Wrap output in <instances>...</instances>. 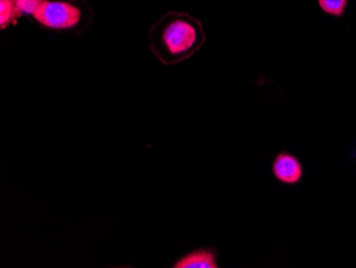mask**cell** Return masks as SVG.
<instances>
[{"instance_id":"8992f818","label":"cell","mask_w":356,"mask_h":268,"mask_svg":"<svg viewBox=\"0 0 356 268\" xmlns=\"http://www.w3.org/2000/svg\"><path fill=\"white\" fill-rule=\"evenodd\" d=\"M317 5L329 17L341 19L347 11L349 0H317Z\"/></svg>"},{"instance_id":"7a4b0ae2","label":"cell","mask_w":356,"mask_h":268,"mask_svg":"<svg viewBox=\"0 0 356 268\" xmlns=\"http://www.w3.org/2000/svg\"><path fill=\"white\" fill-rule=\"evenodd\" d=\"M93 17L87 0H47L32 19L46 29L62 31L86 27Z\"/></svg>"},{"instance_id":"6da1fadb","label":"cell","mask_w":356,"mask_h":268,"mask_svg":"<svg viewBox=\"0 0 356 268\" xmlns=\"http://www.w3.org/2000/svg\"><path fill=\"white\" fill-rule=\"evenodd\" d=\"M153 53L163 65L186 61L203 47L206 42L200 19L185 12L170 11L160 17L149 33Z\"/></svg>"},{"instance_id":"3957f363","label":"cell","mask_w":356,"mask_h":268,"mask_svg":"<svg viewBox=\"0 0 356 268\" xmlns=\"http://www.w3.org/2000/svg\"><path fill=\"white\" fill-rule=\"evenodd\" d=\"M271 172L274 179L286 186L299 185L305 175L303 164L299 157L288 151L279 152L274 156Z\"/></svg>"},{"instance_id":"277c9868","label":"cell","mask_w":356,"mask_h":268,"mask_svg":"<svg viewBox=\"0 0 356 268\" xmlns=\"http://www.w3.org/2000/svg\"><path fill=\"white\" fill-rule=\"evenodd\" d=\"M174 268H218L217 255L210 248L193 250L174 263Z\"/></svg>"},{"instance_id":"52a82bcc","label":"cell","mask_w":356,"mask_h":268,"mask_svg":"<svg viewBox=\"0 0 356 268\" xmlns=\"http://www.w3.org/2000/svg\"><path fill=\"white\" fill-rule=\"evenodd\" d=\"M22 17H31L47 0H15Z\"/></svg>"},{"instance_id":"5b68a950","label":"cell","mask_w":356,"mask_h":268,"mask_svg":"<svg viewBox=\"0 0 356 268\" xmlns=\"http://www.w3.org/2000/svg\"><path fill=\"white\" fill-rule=\"evenodd\" d=\"M22 17L15 0H0V28L6 30L15 25Z\"/></svg>"}]
</instances>
